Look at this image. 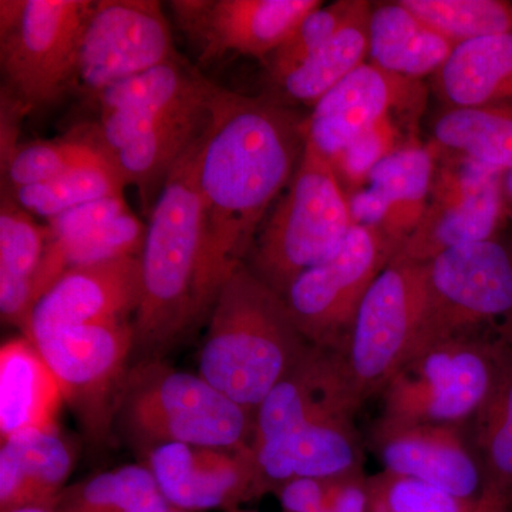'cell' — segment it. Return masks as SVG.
<instances>
[{
	"instance_id": "27",
	"label": "cell",
	"mask_w": 512,
	"mask_h": 512,
	"mask_svg": "<svg viewBox=\"0 0 512 512\" xmlns=\"http://www.w3.org/2000/svg\"><path fill=\"white\" fill-rule=\"evenodd\" d=\"M470 426L483 471L474 512H508L512 507V342L493 393Z\"/></svg>"
},
{
	"instance_id": "3",
	"label": "cell",
	"mask_w": 512,
	"mask_h": 512,
	"mask_svg": "<svg viewBox=\"0 0 512 512\" xmlns=\"http://www.w3.org/2000/svg\"><path fill=\"white\" fill-rule=\"evenodd\" d=\"M309 346L285 299L242 265L212 306L198 375L255 420L256 410Z\"/></svg>"
},
{
	"instance_id": "17",
	"label": "cell",
	"mask_w": 512,
	"mask_h": 512,
	"mask_svg": "<svg viewBox=\"0 0 512 512\" xmlns=\"http://www.w3.org/2000/svg\"><path fill=\"white\" fill-rule=\"evenodd\" d=\"M144 458L165 500L178 510L228 512L261 497L252 447L165 444Z\"/></svg>"
},
{
	"instance_id": "23",
	"label": "cell",
	"mask_w": 512,
	"mask_h": 512,
	"mask_svg": "<svg viewBox=\"0 0 512 512\" xmlns=\"http://www.w3.org/2000/svg\"><path fill=\"white\" fill-rule=\"evenodd\" d=\"M62 389L32 340L10 339L0 349V439L57 426Z\"/></svg>"
},
{
	"instance_id": "20",
	"label": "cell",
	"mask_w": 512,
	"mask_h": 512,
	"mask_svg": "<svg viewBox=\"0 0 512 512\" xmlns=\"http://www.w3.org/2000/svg\"><path fill=\"white\" fill-rule=\"evenodd\" d=\"M375 447L386 473L413 478L460 500L477 503L483 471L461 429L404 426L380 420Z\"/></svg>"
},
{
	"instance_id": "1",
	"label": "cell",
	"mask_w": 512,
	"mask_h": 512,
	"mask_svg": "<svg viewBox=\"0 0 512 512\" xmlns=\"http://www.w3.org/2000/svg\"><path fill=\"white\" fill-rule=\"evenodd\" d=\"M305 146L306 120L288 104L215 90L198 161L204 215L197 295L201 323L210 318L225 282L245 265Z\"/></svg>"
},
{
	"instance_id": "14",
	"label": "cell",
	"mask_w": 512,
	"mask_h": 512,
	"mask_svg": "<svg viewBox=\"0 0 512 512\" xmlns=\"http://www.w3.org/2000/svg\"><path fill=\"white\" fill-rule=\"evenodd\" d=\"M320 0H174L175 22L202 63L225 55L269 59Z\"/></svg>"
},
{
	"instance_id": "33",
	"label": "cell",
	"mask_w": 512,
	"mask_h": 512,
	"mask_svg": "<svg viewBox=\"0 0 512 512\" xmlns=\"http://www.w3.org/2000/svg\"><path fill=\"white\" fill-rule=\"evenodd\" d=\"M454 43L511 35L512 3L504 0H402Z\"/></svg>"
},
{
	"instance_id": "38",
	"label": "cell",
	"mask_w": 512,
	"mask_h": 512,
	"mask_svg": "<svg viewBox=\"0 0 512 512\" xmlns=\"http://www.w3.org/2000/svg\"><path fill=\"white\" fill-rule=\"evenodd\" d=\"M128 210L123 194L86 202L47 220V242L74 237L116 220Z\"/></svg>"
},
{
	"instance_id": "8",
	"label": "cell",
	"mask_w": 512,
	"mask_h": 512,
	"mask_svg": "<svg viewBox=\"0 0 512 512\" xmlns=\"http://www.w3.org/2000/svg\"><path fill=\"white\" fill-rule=\"evenodd\" d=\"M427 318L426 264L397 255L370 286L338 353L357 402L382 393L423 339Z\"/></svg>"
},
{
	"instance_id": "37",
	"label": "cell",
	"mask_w": 512,
	"mask_h": 512,
	"mask_svg": "<svg viewBox=\"0 0 512 512\" xmlns=\"http://www.w3.org/2000/svg\"><path fill=\"white\" fill-rule=\"evenodd\" d=\"M369 485L367 512H474V503L460 500L433 485L409 477L380 474Z\"/></svg>"
},
{
	"instance_id": "28",
	"label": "cell",
	"mask_w": 512,
	"mask_h": 512,
	"mask_svg": "<svg viewBox=\"0 0 512 512\" xmlns=\"http://www.w3.org/2000/svg\"><path fill=\"white\" fill-rule=\"evenodd\" d=\"M372 8V3L356 0L348 20L325 46L292 72L272 82L279 96L275 99L285 104L286 101H296L313 107L357 67L365 64L369 56Z\"/></svg>"
},
{
	"instance_id": "12",
	"label": "cell",
	"mask_w": 512,
	"mask_h": 512,
	"mask_svg": "<svg viewBox=\"0 0 512 512\" xmlns=\"http://www.w3.org/2000/svg\"><path fill=\"white\" fill-rule=\"evenodd\" d=\"M177 56L161 2L99 0L84 28L73 90L97 99Z\"/></svg>"
},
{
	"instance_id": "44",
	"label": "cell",
	"mask_w": 512,
	"mask_h": 512,
	"mask_svg": "<svg viewBox=\"0 0 512 512\" xmlns=\"http://www.w3.org/2000/svg\"><path fill=\"white\" fill-rule=\"evenodd\" d=\"M228 512H254V511H244V510H239V508H237V510H232V511H228Z\"/></svg>"
},
{
	"instance_id": "18",
	"label": "cell",
	"mask_w": 512,
	"mask_h": 512,
	"mask_svg": "<svg viewBox=\"0 0 512 512\" xmlns=\"http://www.w3.org/2000/svg\"><path fill=\"white\" fill-rule=\"evenodd\" d=\"M140 299V256L70 269L37 299L23 333L35 342L57 330L128 320Z\"/></svg>"
},
{
	"instance_id": "5",
	"label": "cell",
	"mask_w": 512,
	"mask_h": 512,
	"mask_svg": "<svg viewBox=\"0 0 512 512\" xmlns=\"http://www.w3.org/2000/svg\"><path fill=\"white\" fill-rule=\"evenodd\" d=\"M511 342L501 333L423 340L384 386L380 420L463 429L490 399Z\"/></svg>"
},
{
	"instance_id": "21",
	"label": "cell",
	"mask_w": 512,
	"mask_h": 512,
	"mask_svg": "<svg viewBox=\"0 0 512 512\" xmlns=\"http://www.w3.org/2000/svg\"><path fill=\"white\" fill-rule=\"evenodd\" d=\"M436 163L437 146L420 144L384 158L349 197L353 225L377 229L403 248L426 212Z\"/></svg>"
},
{
	"instance_id": "32",
	"label": "cell",
	"mask_w": 512,
	"mask_h": 512,
	"mask_svg": "<svg viewBox=\"0 0 512 512\" xmlns=\"http://www.w3.org/2000/svg\"><path fill=\"white\" fill-rule=\"evenodd\" d=\"M124 188L119 171L110 160H104L74 168L46 183L9 191L20 207L47 221L86 202L123 194Z\"/></svg>"
},
{
	"instance_id": "29",
	"label": "cell",
	"mask_w": 512,
	"mask_h": 512,
	"mask_svg": "<svg viewBox=\"0 0 512 512\" xmlns=\"http://www.w3.org/2000/svg\"><path fill=\"white\" fill-rule=\"evenodd\" d=\"M146 234L147 224L133 212L127 211L92 231L47 242L35 282V303L70 269L140 256Z\"/></svg>"
},
{
	"instance_id": "45",
	"label": "cell",
	"mask_w": 512,
	"mask_h": 512,
	"mask_svg": "<svg viewBox=\"0 0 512 512\" xmlns=\"http://www.w3.org/2000/svg\"><path fill=\"white\" fill-rule=\"evenodd\" d=\"M322 512H328V511L325 510V511H322Z\"/></svg>"
},
{
	"instance_id": "15",
	"label": "cell",
	"mask_w": 512,
	"mask_h": 512,
	"mask_svg": "<svg viewBox=\"0 0 512 512\" xmlns=\"http://www.w3.org/2000/svg\"><path fill=\"white\" fill-rule=\"evenodd\" d=\"M217 87L180 55L124 80L96 99L100 109L96 144L110 157L134 138L207 107Z\"/></svg>"
},
{
	"instance_id": "43",
	"label": "cell",
	"mask_w": 512,
	"mask_h": 512,
	"mask_svg": "<svg viewBox=\"0 0 512 512\" xmlns=\"http://www.w3.org/2000/svg\"><path fill=\"white\" fill-rule=\"evenodd\" d=\"M167 512H201V511H185V510H178V508H170Z\"/></svg>"
},
{
	"instance_id": "30",
	"label": "cell",
	"mask_w": 512,
	"mask_h": 512,
	"mask_svg": "<svg viewBox=\"0 0 512 512\" xmlns=\"http://www.w3.org/2000/svg\"><path fill=\"white\" fill-rule=\"evenodd\" d=\"M433 136L448 153L501 173L512 170V106L447 109L437 117Z\"/></svg>"
},
{
	"instance_id": "40",
	"label": "cell",
	"mask_w": 512,
	"mask_h": 512,
	"mask_svg": "<svg viewBox=\"0 0 512 512\" xmlns=\"http://www.w3.org/2000/svg\"><path fill=\"white\" fill-rule=\"evenodd\" d=\"M367 504H369V485L360 474H355V476L333 481L326 511L367 512Z\"/></svg>"
},
{
	"instance_id": "26",
	"label": "cell",
	"mask_w": 512,
	"mask_h": 512,
	"mask_svg": "<svg viewBox=\"0 0 512 512\" xmlns=\"http://www.w3.org/2000/svg\"><path fill=\"white\" fill-rule=\"evenodd\" d=\"M46 225L20 207L2 187L0 201V313L3 322L25 332L33 305L35 282L45 256Z\"/></svg>"
},
{
	"instance_id": "25",
	"label": "cell",
	"mask_w": 512,
	"mask_h": 512,
	"mask_svg": "<svg viewBox=\"0 0 512 512\" xmlns=\"http://www.w3.org/2000/svg\"><path fill=\"white\" fill-rule=\"evenodd\" d=\"M433 77L447 109L512 106V33L460 43Z\"/></svg>"
},
{
	"instance_id": "13",
	"label": "cell",
	"mask_w": 512,
	"mask_h": 512,
	"mask_svg": "<svg viewBox=\"0 0 512 512\" xmlns=\"http://www.w3.org/2000/svg\"><path fill=\"white\" fill-rule=\"evenodd\" d=\"M448 154L441 161L437 154L426 212L399 252L410 261L427 264L448 249L493 239L507 217L503 173Z\"/></svg>"
},
{
	"instance_id": "16",
	"label": "cell",
	"mask_w": 512,
	"mask_h": 512,
	"mask_svg": "<svg viewBox=\"0 0 512 512\" xmlns=\"http://www.w3.org/2000/svg\"><path fill=\"white\" fill-rule=\"evenodd\" d=\"M420 80L406 79L365 63L313 106L306 119V138L328 160L387 116L417 119L426 106Z\"/></svg>"
},
{
	"instance_id": "2",
	"label": "cell",
	"mask_w": 512,
	"mask_h": 512,
	"mask_svg": "<svg viewBox=\"0 0 512 512\" xmlns=\"http://www.w3.org/2000/svg\"><path fill=\"white\" fill-rule=\"evenodd\" d=\"M202 136L168 175L147 224L140 255L141 299L131 320L138 360L163 359L201 325L197 295L204 237L198 187Z\"/></svg>"
},
{
	"instance_id": "31",
	"label": "cell",
	"mask_w": 512,
	"mask_h": 512,
	"mask_svg": "<svg viewBox=\"0 0 512 512\" xmlns=\"http://www.w3.org/2000/svg\"><path fill=\"white\" fill-rule=\"evenodd\" d=\"M156 478L146 464L104 471L73 485L57 498L55 512H167Z\"/></svg>"
},
{
	"instance_id": "10",
	"label": "cell",
	"mask_w": 512,
	"mask_h": 512,
	"mask_svg": "<svg viewBox=\"0 0 512 512\" xmlns=\"http://www.w3.org/2000/svg\"><path fill=\"white\" fill-rule=\"evenodd\" d=\"M423 340L474 333L512 339V251L497 239L451 248L426 264Z\"/></svg>"
},
{
	"instance_id": "11",
	"label": "cell",
	"mask_w": 512,
	"mask_h": 512,
	"mask_svg": "<svg viewBox=\"0 0 512 512\" xmlns=\"http://www.w3.org/2000/svg\"><path fill=\"white\" fill-rule=\"evenodd\" d=\"M33 345L55 375L64 403L86 436L96 444L110 440L134 353L131 323L111 320L57 330Z\"/></svg>"
},
{
	"instance_id": "19",
	"label": "cell",
	"mask_w": 512,
	"mask_h": 512,
	"mask_svg": "<svg viewBox=\"0 0 512 512\" xmlns=\"http://www.w3.org/2000/svg\"><path fill=\"white\" fill-rule=\"evenodd\" d=\"M360 406L338 353L309 346L256 410L252 444L312 424L353 421Z\"/></svg>"
},
{
	"instance_id": "22",
	"label": "cell",
	"mask_w": 512,
	"mask_h": 512,
	"mask_svg": "<svg viewBox=\"0 0 512 512\" xmlns=\"http://www.w3.org/2000/svg\"><path fill=\"white\" fill-rule=\"evenodd\" d=\"M73 467L72 447L57 426L23 430L2 440L0 512L26 505L55 507Z\"/></svg>"
},
{
	"instance_id": "36",
	"label": "cell",
	"mask_w": 512,
	"mask_h": 512,
	"mask_svg": "<svg viewBox=\"0 0 512 512\" xmlns=\"http://www.w3.org/2000/svg\"><path fill=\"white\" fill-rule=\"evenodd\" d=\"M356 0H339L329 6L313 10L296 26L292 35L276 49L268 59V73L271 82L292 72L309 59L320 47L326 45L348 20L355 9Z\"/></svg>"
},
{
	"instance_id": "24",
	"label": "cell",
	"mask_w": 512,
	"mask_h": 512,
	"mask_svg": "<svg viewBox=\"0 0 512 512\" xmlns=\"http://www.w3.org/2000/svg\"><path fill=\"white\" fill-rule=\"evenodd\" d=\"M457 43L424 22L400 2L373 6L369 22V56L386 72L421 80L434 76Z\"/></svg>"
},
{
	"instance_id": "7",
	"label": "cell",
	"mask_w": 512,
	"mask_h": 512,
	"mask_svg": "<svg viewBox=\"0 0 512 512\" xmlns=\"http://www.w3.org/2000/svg\"><path fill=\"white\" fill-rule=\"evenodd\" d=\"M93 0H2L0 67L26 113L73 92L80 43Z\"/></svg>"
},
{
	"instance_id": "35",
	"label": "cell",
	"mask_w": 512,
	"mask_h": 512,
	"mask_svg": "<svg viewBox=\"0 0 512 512\" xmlns=\"http://www.w3.org/2000/svg\"><path fill=\"white\" fill-rule=\"evenodd\" d=\"M416 120L400 114L387 116L329 160L348 198L365 187L369 175L384 158L416 144L407 134L410 121Z\"/></svg>"
},
{
	"instance_id": "4",
	"label": "cell",
	"mask_w": 512,
	"mask_h": 512,
	"mask_svg": "<svg viewBox=\"0 0 512 512\" xmlns=\"http://www.w3.org/2000/svg\"><path fill=\"white\" fill-rule=\"evenodd\" d=\"M116 423L143 456L165 444L247 448L254 441V416L204 377L163 359L130 366Z\"/></svg>"
},
{
	"instance_id": "41",
	"label": "cell",
	"mask_w": 512,
	"mask_h": 512,
	"mask_svg": "<svg viewBox=\"0 0 512 512\" xmlns=\"http://www.w3.org/2000/svg\"><path fill=\"white\" fill-rule=\"evenodd\" d=\"M503 200L505 215L512 218V170L503 173Z\"/></svg>"
},
{
	"instance_id": "42",
	"label": "cell",
	"mask_w": 512,
	"mask_h": 512,
	"mask_svg": "<svg viewBox=\"0 0 512 512\" xmlns=\"http://www.w3.org/2000/svg\"><path fill=\"white\" fill-rule=\"evenodd\" d=\"M2 512H55L52 508L37 507V505H26V507L10 508Z\"/></svg>"
},
{
	"instance_id": "34",
	"label": "cell",
	"mask_w": 512,
	"mask_h": 512,
	"mask_svg": "<svg viewBox=\"0 0 512 512\" xmlns=\"http://www.w3.org/2000/svg\"><path fill=\"white\" fill-rule=\"evenodd\" d=\"M104 160L110 158L92 141L73 138L19 144L2 164V187L13 191L46 183L74 168Z\"/></svg>"
},
{
	"instance_id": "6",
	"label": "cell",
	"mask_w": 512,
	"mask_h": 512,
	"mask_svg": "<svg viewBox=\"0 0 512 512\" xmlns=\"http://www.w3.org/2000/svg\"><path fill=\"white\" fill-rule=\"evenodd\" d=\"M352 227L338 175L306 138L291 183L259 228L245 266L284 298L298 276L339 251Z\"/></svg>"
},
{
	"instance_id": "39",
	"label": "cell",
	"mask_w": 512,
	"mask_h": 512,
	"mask_svg": "<svg viewBox=\"0 0 512 512\" xmlns=\"http://www.w3.org/2000/svg\"><path fill=\"white\" fill-rule=\"evenodd\" d=\"M333 481L293 478L282 485L276 495L284 512H322L328 508Z\"/></svg>"
},
{
	"instance_id": "9",
	"label": "cell",
	"mask_w": 512,
	"mask_h": 512,
	"mask_svg": "<svg viewBox=\"0 0 512 512\" xmlns=\"http://www.w3.org/2000/svg\"><path fill=\"white\" fill-rule=\"evenodd\" d=\"M400 249L377 229L353 225L335 255L292 282L285 303L309 345L345 349L367 291Z\"/></svg>"
}]
</instances>
